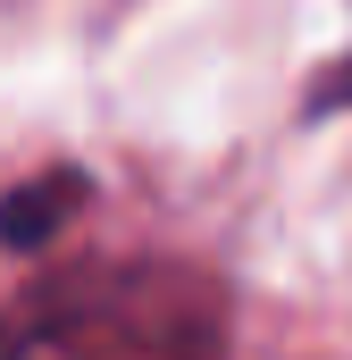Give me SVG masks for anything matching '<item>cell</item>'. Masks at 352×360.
<instances>
[{
  "label": "cell",
  "instance_id": "3957f363",
  "mask_svg": "<svg viewBox=\"0 0 352 360\" xmlns=\"http://www.w3.org/2000/svg\"><path fill=\"white\" fill-rule=\"evenodd\" d=\"M327 109H352V59H336V68L310 84V101H302V117H327Z\"/></svg>",
  "mask_w": 352,
  "mask_h": 360
},
{
  "label": "cell",
  "instance_id": "6da1fadb",
  "mask_svg": "<svg viewBox=\"0 0 352 360\" xmlns=\"http://www.w3.org/2000/svg\"><path fill=\"white\" fill-rule=\"evenodd\" d=\"M227 293L193 260L92 252L0 302V360H227Z\"/></svg>",
  "mask_w": 352,
  "mask_h": 360
},
{
  "label": "cell",
  "instance_id": "7a4b0ae2",
  "mask_svg": "<svg viewBox=\"0 0 352 360\" xmlns=\"http://www.w3.org/2000/svg\"><path fill=\"white\" fill-rule=\"evenodd\" d=\"M92 201L84 168H42V176L0 193V252H42L51 235H68V218Z\"/></svg>",
  "mask_w": 352,
  "mask_h": 360
}]
</instances>
